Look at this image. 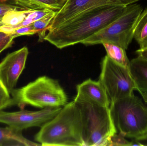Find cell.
<instances>
[{
    "label": "cell",
    "instance_id": "cell-1",
    "mask_svg": "<svg viewBox=\"0 0 147 146\" xmlns=\"http://www.w3.org/2000/svg\"><path fill=\"white\" fill-rule=\"evenodd\" d=\"M126 7L102 6L84 11L48 31L44 40L59 49L82 43L116 19Z\"/></svg>",
    "mask_w": 147,
    "mask_h": 146
},
{
    "label": "cell",
    "instance_id": "cell-2",
    "mask_svg": "<svg viewBox=\"0 0 147 146\" xmlns=\"http://www.w3.org/2000/svg\"><path fill=\"white\" fill-rule=\"evenodd\" d=\"M34 139L41 146H85L81 115L74 101L41 127Z\"/></svg>",
    "mask_w": 147,
    "mask_h": 146
},
{
    "label": "cell",
    "instance_id": "cell-3",
    "mask_svg": "<svg viewBox=\"0 0 147 146\" xmlns=\"http://www.w3.org/2000/svg\"><path fill=\"white\" fill-rule=\"evenodd\" d=\"M74 102L79 109L85 146H107L117 133L109 107L101 106L77 93Z\"/></svg>",
    "mask_w": 147,
    "mask_h": 146
},
{
    "label": "cell",
    "instance_id": "cell-4",
    "mask_svg": "<svg viewBox=\"0 0 147 146\" xmlns=\"http://www.w3.org/2000/svg\"><path fill=\"white\" fill-rule=\"evenodd\" d=\"M15 105L22 109L26 105L38 108H58L65 106L68 97L58 81L47 76L38 77L11 93Z\"/></svg>",
    "mask_w": 147,
    "mask_h": 146
},
{
    "label": "cell",
    "instance_id": "cell-5",
    "mask_svg": "<svg viewBox=\"0 0 147 146\" xmlns=\"http://www.w3.org/2000/svg\"><path fill=\"white\" fill-rule=\"evenodd\" d=\"M111 115L117 132L136 139L147 132V107L134 94L111 103Z\"/></svg>",
    "mask_w": 147,
    "mask_h": 146
},
{
    "label": "cell",
    "instance_id": "cell-6",
    "mask_svg": "<svg viewBox=\"0 0 147 146\" xmlns=\"http://www.w3.org/2000/svg\"><path fill=\"white\" fill-rule=\"evenodd\" d=\"M142 11L141 5L137 3L126 6L123 13L116 19L84 40L82 44L91 45L109 42L127 49L134 38L135 29Z\"/></svg>",
    "mask_w": 147,
    "mask_h": 146
},
{
    "label": "cell",
    "instance_id": "cell-7",
    "mask_svg": "<svg viewBox=\"0 0 147 146\" xmlns=\"http://www.w3.org/2000/svg\"><path fill=\"white\" fill-rule=\"evenodd\" d=\"M98 81L104 87L111 103L134 95V91H136L129 68L113 61L107 55L101 63Z\"/></svg>",
    "mask_w": 147,
    "mask_h": 146
},
{
    "label": "cell",
    "instance_id": "cell-8",
    "mask_svg": "<svg viewBox=\"0 0 147 146\" xmlns=\"http://www.w3.org/2000/svg\"><path fill=\"white\" fill-rule=\"evenodd\" d=\"M62 107L46 108L38 111H30L23 109L16 112L0 111V123L14 129L22 131L33 127H42L55 117Z\"/></svg>",
    "mask_w": 147,
    "mask_h": 146
},
{
    "label": "cell",
    "instance_id": "cell-9",
    "mask_svg": "<svg viewBox=\"0 0 147 146\" xmlns=\"http://www.w3.org/2000/svg\"><path fill=\"white\" fill-rule=\"evenodd\" d=\"M140 0H67L64 6L57 12L48 31L84 11L105 6H127Z\"/></svg>",
    "mask_w": 147,
    "mask_h": 146
},
{
    "label": "cell",
    "instance_id": "cell-10",
    "mask_svg": "<svg viewBox=\"0 0 147 146\" xmlns=\"http://www.w3.org/2000/svg\"><path fill=\"white\" fill-rule=\"evenodd\" d=\"M28 55L27 47L8 54L0 63V80L9 94L15 89Z\"/></svg>",
    "mask_w": 147,
    "mask_h": 146
},
{
    "label": "cell",
    "instance_id": "cell-11",
    "mask_svg": "<svg viewBox=\"0 0 147 146\" xmlns=\"http://www.w3.org/2000/svg\"><path fill=\"white\" fill-rule=\"evenodd\" d=\"M77 93L101 106L109 107L110 101L107 93L99 81L89 79L77 86Z\"/></svg>",
    "mask_w": 147,
    "mask_h": 146
},
{
    "label": "cell",
    "instance_id": "cell-12",
    "mask_svg": "<svg viewBox=\"0 0 147 146\" xmlns=\"http://www.w3.org/2000/svg\"><path fill=\"white\" fill-rule=\"evenodd\" d=\"M129 70L137 91L147 103V60L138 56L130 61Z\"/></svg>",
    "mask_w": 147,
    "mask_h": 146
},
{
    "label": "cell",
    "instance_id": "cell-13",
    "mask_svg": "<svg viewBox=\"0 0 147 146\" xmlns=\"http://www.w3.org/2000/svg\"><path fill=\"white\" fill-rule=\"evenodd\" d=\"M0 146H37L40 144L26 139L22 131H18L9 127H0Z\"/></svg>",
    "mask_w": 147,
    "mask_h": 146
},
{
    "label": "cell",
    "instance_id": "cell-14",
    "mask_svg": "<svg viewBox=\"0 0 147 146\" xmlns=\"http://www.w3.org/2000/svg\"><path fill=\"white\" fill-rule=\"evenodd\" d=\"M103 45L107 55L117 64L129 68L130 61L127 56L126 49L122 47L109 42H104Z\"/></svg>",
    "mask_w": 147,
    "mask_h": 146
},
{
    "label": "cell",
    "instance_id": "cell-15",
    "mask_svg": "<svg viewBox=\"0 0 147 146\" xmlns=\"http://www.w3.org/2000/svg\"><path fill=\"white\" fill-rule=\"evenodd\" d=\"M134 38L140 49L147 48V7L142 11L136 24Z\"/></svg>",
    "mask_w": 147,
    "mask_h": 146
},
{
    "label": "cell",
    "instance_id": "cell-16",
    "mask_svg": "<svg viewBox=\"0 0 147 146\" xmlns=\"http://www.w3.org/2000/svg\"><path fill=\"white\" fill-rule=\"evenodd\" d=\"M52 11L53 10L46 8L32 9L20 24L14 26H9L3 25H0V30L10 34L14 29L18 27L31 25L34 21L44 17Z\"/></svg>",
    "mask_w": 147,
    "mask_h": 146
},
{
    "label": "cell",
    "instance_id": "cell-17",
    "mask_svg": "<svg viewBox=\"0 0 147 146\" xmlns=\"http://www.w3.org/2000/svg\"><path fill=\"white\" fill-rule=\"evenodd\" d=\"M32 10H15L9 11L2 18L0 25L14 26L23 21Z\"/></svg>",
    "mask_w": 147,
    "mask_h": 146
},
{
    "label": "cell",
    "instance_id": "cell-18",
    "mask_svg": "<svg viewBox=\"0 0 147 146\" xmlns=\"http://www.w3.org/2000/svg\"><path fill=\"white\" fill-rule=\"evenodd\" d=\"M58 11H52L45 16L32 23V25L37 33L38 34L39 41H42L45 37L46 31H48L50 24L53 20Z\"/></svg>",
    "mask_w": 147,
    "mask_h": 146
},
{
    "label": "cell",
    "instance_id": "cell-19",
    "mask_svg": "<svg viewBox=\"0 0 147 146\" xmlns=\"http://www.w3.org/2000/svg\"><path fill=\"white\" fill-rule=\"evenodd\" d=\"M40 8L58 11L66 3L67 0H26Z\"/></svg>",
    "mask_w": 147,
    "mask_h": 146
},
{
    "label": "cell",
    "instance_id": "cell-20",
    "mask_svg": "<svg viewBox=\"0 0 147 146\" xmlns=\"http://www.w3.org/2000/svg\"><path fill=\"white\" fill-rule=\"evenodd\" d=\"M0 4L15 6L21 10H31L40 8L26 0H0Z\"/></svg>",
    "mask_w": 147,
    "mask_h": 146
},
{
    "label": "cell",
    "instance_id": "cell-21",
    "mask_svg": "<svg viewBox=\"0 0 147 146\" xmlns=\"http://www.w3.org/2000/svg\"><path fill=\"white\" fill-rule=\"evenodd\" d=\"M126 138L121 134L116 133L111 137L107 146L133 145L132 141H129Z\"/></svg>",
    "mask_w": 147,
    "mask_h": 146
},
{
    "label": "cell",
    "instance_id": "cell-22",
    "mask_svg": "<svg viewBox=\"0 0 147 146\" xmlns=\"http://www.w3.org/2000/svg\"><path fill=\"white\" fill-rule=\"evenodd\" d=\"M37 32L34 29L32 24L25 26L21 27L14 29L11 33V36L14 39L19 36L25 35H33L36 34Z\"/></svg>",
    "mask_w": 147,
    "mask_h": 146
},
{
    "label": "cell",
    "instance_id": "cell-23",
    "mask_svg": "<svg viewBox=\"0 0 147 146\" xmlns=\"http://www.w3.org/2000/svg\"><path fill=\"white\" fill-rule=\"evenodd\" d=\"M13 39L11 34L0 30V53L12 46Z\"/></svg>",
    "mask_w": 147,
    "mask_h": 146
},
{
    "label": "cell",
    "instance_id": "cell-24",
    "mask_svg": "<svg viewBox=\"0 0 147 146\" xmlns=\"http://www.w3.org/2000/svg\"><path fill=\"white\" fill-rule=\"evenodd\" d=\"M15 105L14 102L12 98L0 97V111L2 110Z\"/></svg>",
    "mask_w": 147,
    "mask_h": 146
},
{
    "label": "cell",
    "instance_id": "cell-25",
    "mask_svg": "<svg viewBox=\"0 0 147 146\" xmlns=\"http://www.w3.org/2000/svg\"><path fill=\"white\" fill-rule=\"evenodd\" d=\"M15 10H21V9L15 6L0 4V17L2 18L8 12Z\"/></svg>",
    "mask_w": 147,
    "mask_h": 146
},
{
    "label": "cell",
    "instance_id": "cell-26",
    "mask_svg": "<svg viewBox=\"0 0 147 146\" xmlns=\"http://www.w3.org/2000/svg\"><path fill=\"white\" fill-rule=\"evenodd\" d=\"M10 94L4 87L3 85L0 80V97H10Z\"/></svg>",
    "mask_w": 147,
    "mask_h": 146
},
{
    "label": "cell",
    "instance_id": "cell-27",
    "mask_svg": "<svg viewBox=\"0 0 147 146\" xmlns=\"http://www.w3.org/2000/svg\"><path fill=\"white\" fill-rule=\"evenodd\" d=\"M136 53L139 56L147 60V48L143 49H139L136 51Z\"/></svg>",
    "mask_w": 147,
    "mask_h": 146
},
{
    "label": "cell",
    "instance_id": "cell-28",
    "mask_svg": "<svg viewBox=\"0 0 147 146\" xmlns=\"http://www.w3.org/2000/svg\"><path fill=\"white\" fill-rule=\"evenodd\" d=\"M134 140L140 144V146H147V136H144Z\"/></svg>",
    "mask_w": 147,
    "mask_h": 146
},
{
    "label": "cell",
    "instance_id": "cell-29",
    "mask_svg": "<svg viewBox=\"0 0 147 146\" xmlns=\"http://www.w3.org/2000/svg\"><path fill=\"white\" fill-rule=\"evenodd\" d=\"M2 18H1V17H0V23H1V21Z\"/></svg>",
    "mask_w": 147,
    "mask_h": 146
},
{
    "label": "cell",
    "instance_id": "cell-30",
    "mask_svg": "<svg viewBox=\"0 0 147 146\" xmlns=\"http://www.w3.org/2000/svg\"><path fill=\"white\" fill-rule=\"evenodd\" d=\"M145 136H147V133H146V135H145Z\"/></svg>",
    "mask_w": 147,
    "mask_h": 146
}]
</instances>
